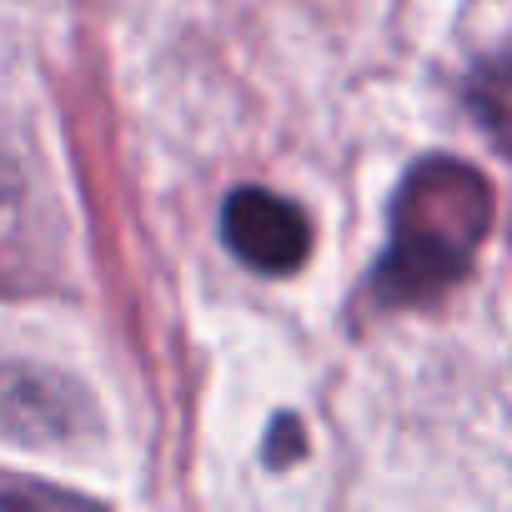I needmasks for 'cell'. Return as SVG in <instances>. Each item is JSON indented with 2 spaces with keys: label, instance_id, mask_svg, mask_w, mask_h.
<instances>
[{
  "label": "cell",
  "instance_id": "5",
  "mask_svg": "<svg viewBox=\"0 0 512 512\" xmlns=\"http://www.w3.org/2000/svg\"><path fill=\"white\" fill-rule=\"evenodd\" d=\"M16 186H21V176H16V161H11V151H6V146H0V211L11 206Z\"/></svg>",
  "mask_w": 512,
  "mask_h": 512
},
{
  "label": "cell",
  "instance_id": "1",
  "mask_svg": "<svg viewBox=\"0 0 512 512\" xmlns=\"http://www.w3.org/2000/svg\"><path fill=\"white\" fill-rule=\"evenodd\" d=\"M492 191L487 181L452 156L417 161L392 201V241L377 262L372 292L392 307L442 297L467 267L487 236Z\"/></svg>",
  "mask_w": 512,
  "mask_h": 512
},
{
  "label": "cell",
  "instance_id": "2",
  "mask_svg": "<svg viewBox=\"0 0 512 512\" xmlns=\"http://www.w3.org/2000/svg\"><path fill=\"white\" fill-rule=\"evenodd\" d=\"M221 236L236 262L282 277L297 272L312 251V221L297 201L267 191V186H236L221 206Z\"/></svg>",
  "mask_w": 512,
  "mask_h": 512
},
{
  "label": "cell",
  "instance_id": "4",
  "mask_svg": "<svg viewBox=\"0 0 512 512\" xmlns=\"http://www.w3.org/2000/svg\"><path fill=\"white\" fill-rule=\"evenodd\" d=\"M467 96H472L477 121L492 131V141L512 151V51L482 61L477 76H472V86H467Z\"/></svg>",
  "mask_w": 512,
  "mask_h": 512
},
{
  "label": "cell",
  "instance_id": "3",
  "mask_svg": "<svg viewBox=\"0 0 512 512\" xmlns=\"http://www.w3.org/2000/svg\"><path fill=\"white\" fill-rule=\"evenodd\" d=\"M0 432L31 447H56L81 432V392L36 367H0Z\"/></svg>",
  "mask_w": 512,
  "mask_h": 512
}]
</instances>
